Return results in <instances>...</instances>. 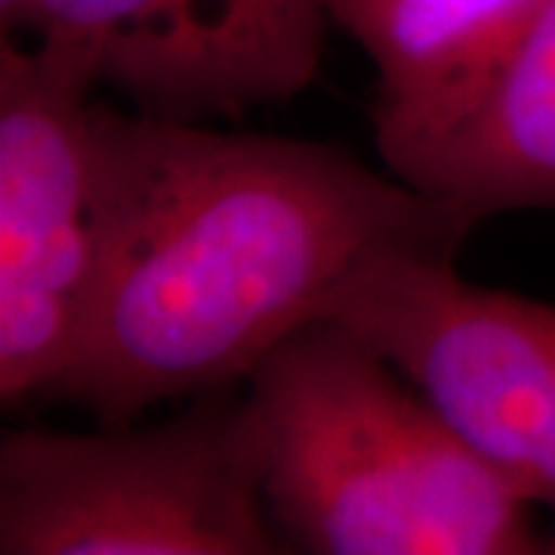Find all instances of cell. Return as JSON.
<instances>
[{"label":"cell","instance_id":"cell-6","mask_svg":"<svg viewBox=\"0 0 555 555\" xmlns=\"http://www.w3.org/2000/svg\"><path fill=\"white\" fill-rule=\"evenodd\" d=\"M324 0H31L20 31L164 120L241 118L318 78Z\"/></svg>","mask_w":555,"mask_h":555},{"label":"cell","instance_id":"cell-4","mask_svg":"<svg viewBox=\"0 0 555 555\" xmlns=\"http://www.w3.org/2000/svg\"><path fill=\"white\" fill-rule=\"evenodd\" d=\"M100 83L53 43H0V401L50 396L100 257Z\"/></svg>","mask_w":555,"mask_h":555},{"label":"cell","instance_id":"cell-2","mask_svg":"<svg viewBox=\"0 0 555 555\" xmlns=\"http://www.w3.org/2000/svg\"><path fill=\"white\" fill-rule=\"evenodd\" d=\"M241 396L287 553H553L534 503L343 321L284 339Z\"/></svg>","mask_w":555,"mask_h":555},{"label":"cell","instance_id":"cell-1","mask_svg":"<svg viewBox=\"0 0 555 555\" xmlns=\"http://www.w3.org/2000/svg\"><path fill=\"white\" fill-rule=\"evenodd\" d=\"M476 222L315 139L100 112V257L47 398L100 426L238 389L398 259H456Z\"/></svg>","mask_w":555,"mask_h":555},{"label":"cell","instance_id":"cell-7","mask_svg":"<svg viewBox=\"0 0 555 555\" xmlns=\"http://www.w3.org/2000/svg\"><path fill=\"white\" fill-rule=\"evenodd\" d=\"M379 158L476 225L506 210H555V0L460 118Z\"/></svg>","mask_w":555,"mask_h":555},{"label":"cell","instance_id":"cell-3","mask_svg":"<svg viewBox=\"0 0 555 555\" xmlns=\"http://www.w3.org/2000/svg\"><path fill=\"white\" fill-rule=\"evenodd\" d=\"M238 389L164 423L0 436V555H278Z\"/></svg>","mask_w":555,"mask_h":555},{"label":"cell","instance_id":"cell-5","mask_svg":"<svg viewBox=\"0 0 555 555\" xmlns=\"http://www.w3.org/2000/svg\"><path fill=\"white\" fill-rule=\"evenodd\" d=\"M331 318L383 349L478 454L555 513L553 302L469 284L456 259H398Z\"/></svg>","mask_w":555,"mask_h":555},{"label":"cell","instance_id":"cell-9","mask_svg":"<svg viewBox=\"0 0 555 555\" xmlns=\"http://www.w3.org/2000/svg\"><path fill=\"white\" fill-rule=\"evenodd\" d=\"M28 3L31 0H0V31H3V38L20 31L22 20L28 13Z\"/></svg>","mask_w":555,"mask_h":555},{"label":"cell","instance_id":"cell-8","mask_svg":"<svg viewBox=\"0 0 555 555\" xmlns=\"http://www.w3.org/2000/svg\"><path fill=\"white\" fill-rule=\"evenodd\" d=\"M377 72V149L456 120L550 0H324Z\"/></svg>","mask_w":555,"mask_h":555}]
</instances>
